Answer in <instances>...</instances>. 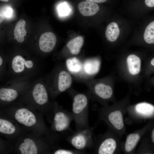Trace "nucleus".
<instances>
[{"label": "nucleus", "mask_w": 154, "mask_h": 154, "mask_svg": "<svg viewBox=\"0 0 154 154\" xmlns=\"http://www.w3.org/2000/svg\"><path fill=\"white\" fill-rule=\"evenodd\" d=\"M129 102L128 96L111 106H103L98 110L99 119L105 122L109 128L121 137L126 132L124 115Z\"/></svg>", "instance_id": "nucleus-1"}, {"label": "nucleus", "mask_w": 154, "mask_h": 154, "mask_svg": "<svg viewBox=\"0 0 154 154\" xmlns=\"http://www.w3.org/2000/svg\"><path fill=\"white\" fill-rule=\"evenodd\" d=\"M93 148L97 154H120L122 152L121 137L109 128L94 137Z\"/></svg>", "instance_id": "nucleus-2"}, {"label": "nucleus", "mask_w": 154, "mask_h": 154, "mask_svg": "<svg viewBox=\"0 0 154 154\" xmlns=\"http://www.w3.org/2000/svg\"><path fill=\"white\" fill-rule=\"evenodd\" d=\"M76 131L90 127L88 122V98L82 93L74 95L71 112Z\"/></svg>", "instance_id": "nucleus-3"}, {"label": "nucleus", "mask_w": 154, "mask_h": 154, "mask_svg": "<svg viewBox=\"0 0 154 154\" xmlns=\"http://www.w3.org/2000/svg\"><path fill=\"white\" fill-rule=\"evenodd\" d=\"M125 122L128 125L138 123L154 117V106L149 103L142 102L128 105L125 108Z\"/></svg>", "instance_id": "nucleus-4"}, {"label": "nucleus", "mask_w": 154, "mask_h": 154, "mask_svg": "<svg viewBox=\"0 0 154 154\" xmlns=\"http://www.w3.org/2000/svg\"><path fill=\"white\" fill-rule=\"evenodd\" d=\"M98 123L93 127L76 131L67 138V141L75 149L80 151H85L87 149L93 147V132Z\"/></svg>", "instance_id": "nucleus-5"}, {"label": "nucleus", "mask_w": 154, "mask_h": 154, "mask_svg": "<svg viewBox=\"0 0 154 154\" xmlns=\"http://www.w3.org/2000/svg\"><path fill=\"white\" fill-rule=\"evenodd\" d=\"M149 126V124H148L127 135L125 141L122 142V152L125 154L135 153L137 145L146 133Z\"/></svg>", "instance_id": "nucleus-6"}, {"label": "nucleus", "mask_w": 154, "mask_h": 154, "mask_svg": "<svg viewBox=\"0 0 154 154\" xmlns=\"http://www.w3.org/2000/svg\"><path fill=\"white\" fill-rule=\"evenodd\" d=\"M73 120L72 113L66 111H58L54 118L53 126L56 131L61 132L69 130L71 131L70 125Z\"/></svg>", "instance_id": "nucleus-7"}, {"label": "nucleus", "mask_w": 154, "mask_h": 154, "mask_svg": "<svg viewBox=\"0 0 154 154\" xmlns=\"http://www.w3.org/2000/svg\"><path fill=\"white\" fill-rule=\"evenodd\" d=\"M93 92L95 96L103 106L108 105V102L114 101V91L112 88L110 86L103 83H99L94 86Z\"/></svg>", "instance_id": "nucleus-8"}, {"label": "nucleus", "mask_w": 154, "mask_h": 154, "mask_svg": "<svg viewBox=\"0 0 154 154\" xmlns=\"http://www.w3.org/2000/svg\"><path fill=\"white\" fill-rule=\"evenodd\" d=\"M33 60L27 59L20 55L14 56L11 62V67L13 72L16 74L24 73L31 70L34 66Z\"/></svg>", "instance_id": "nucleus-9"}, {"label": "nucleus", "mask_w": 154, "mask_h": 154, "mask_svg": "<svg viewBox=\"0 0 154 154\" xmlns=\"http://www.w3.org/2000/svg\"><path fill=\"white\" fill-rule=\"evenodd\" d=\"M56 42L55 35L51 32H46L40 36L39 40L40 49L43 52H48L54 48Z\"/></svg>", "instance_id": "nucleus-10"}, {"label": "nucleus", "mask_w": 154, "mask_h": 154, "mask_svg": "<svg viewBox=\"0 0 154 154\" xmlns=\"http://www.w3.org/2000/svg\"><path fill=\"white\" fill-rule=\"evenodd\" d=\"M15 116L17 121L27 126H31L36 123V118L34 115L26 108H22L17 110Z\"/></svg>", "instance_id": "nucleus-11"}, {"label": "nucleus", "mask_w": 154, "mask_h": 154, "mask_svg": "<svg viewBox=\"0 0 154 154\" xmlns=\"http://www.w3.org/2000/svg\"><path fill=\"white\" fill-rule=\"evenodd\" d=\"M32 95L35 101L39 105L44 104L48 101L47 92L42 83H38L36 84L33 88Z\"/></svg>", "instance_id": "nucleus-12"}, {"label": "nucleus", "mask_w": 154, "mask_h": 154, "mask_svg": "<svg viewBox=\"0 0 154 154\" xmlns=\"http://www.w3.org/2000/svg\"><path fill=\"white\" fill-rule=\"evenodd\" d=\"M78 8L82 15L90 16L97 13L100 7L96 3L86 1L80 2L78 4Z\"/></svg>", "instance_id": "nucleus-13"}, {"label": "nucleus", "mask_w": 154, "mask_h": 154, "mask_svg": "<svg viewBox=\"0 0 154 154\" xmlns=\"http://www.w3.org/2000/svg\"><path fill=\"white\" fill-rule=\"evenodd\" d=\"M72 77L68 72L63 70L59 73L57 82L58 91L60 92H64L71 86L72 82Z\"/></svg>", "instance_id": "nucleus-14"}, {"label": "nucleus", "mask_w": 154, "mask_h": 154, "mask_svg": "<svg viewBox=\"0 0 154 154\" xmlns=\"http://www.w3.org/2000/svg\"><path fill=\"white\" fill-rule=\"evenodd\" d=\"M126 63L128 71L131 75L135 76L140 73L141 61L137 56L134 54L129 55L127 58Z\"/></svg>", "instance_id": "nucleus-15"}, {"label": "nucleus", "mask_w": 154, "mask_h": 154, "mask_svg": "<svg viewBox=\"0 0 154 154\" xmlns=\"http://www.w3.org/2000/svg\"><path fill=\"white\" fill-rule=\"evenodd\" d=\"M26 22L23 19H20L16 23L14 29V36L17 42L19 43L23 42L24 40V37L26 34L27 32L25 29Z\"/></svg>", "instance_id": "nucleus-16"}, {"label": "nucleus", "mask_w": 154, "mask_h": 154, "mask_svg": "<svg viewBox=\"0 0 154 154\" xmlns=\"http://www.w3.org/2000/svg\"><path fill=\"white\" fill-rule=\"evenodd\" d=\"M120 34V30L117 24L115 22L109 24L106 27L105 36L109 41L113 42L116 40Z\"/></svg>", "instance_id": "nucleus-17"}, {"label": "nucleus", "mask_w": 154, "mask_h": 154, "mask_svg": "<svg viewBox=\"0 0 154 154\" xmlns=\"http://www.w3.org/2000/svg\"><path fill=\"white\" fill-rule=\"evenodd\" d=\"M84 42L83 37L82 36H79L69 41L66 46L72 54L76 55L80 52Z\"/></svg>", "instance_id": "nucleus-18"}, {"label": "nucleus", "mask_w": 154, "mask_h": 154, "mask_svg": "<svg viewBox=\"0 0 154 154\" xmlns=\"http://www.w3.org/2000/svg\"><path fill=\"white\" fill-rule=\"evenodd\" d=\"M17 96V92L15 89L7 88L0 89V99L2 100L11 102L15 100Z\"/></svg>", "instance_id": "nucleus-19"}, {"label": "nucleus", "mask_w": 154, "mask_h": 154, "mask_svg": "<svg viewBox=\"0 0 154 154\" xmlns=\"http://www.w3.org/2000/svg\"><path fill=\"white\" fill-rule=\"evenodd\" d=\"M100 66V61L96 59L88 60L84 64V70L89 74H94L99 71Z\"/></svg>", "instance_id": "nucleus-20"}, {"label": "nucleus", "mask_w": 154, "mask_h": 154, "mask_svg": "<svg viewBox=\"0 0 154 154\" xmlns=\"http://www.w3.org/2000/svg\"><path fill=\"white\" fill-rule=\"evenodd\" d=\"M143 37L147 43L154 44V20L149 23L145 28Z\"/></svg>", "instance_id": "nucleus-21"}, {"label": "nucleus", "mask_w": 154, "mask_h": 154, "mask_svg": "<svg viewBox=\"0 0 154 154\" xmlns=\"http://www.w3.org/2000/svg\"><path fill=\"white\" fill-rule=\"evenodd\" d=\"M66 64L68 69L74 73L79 72L82 68L80 61L75 57L68 59L66 61Z\"/></svg>", "instance_id": "nucleus-22"}, {"label": "nucleus", "mask_w": 154, "mask_h": 154, "mask_svg": "<svg viewBox=\"0 0 154 154\" xmlns=\"http://www.w3.org/2000/svg\"><path fill=\"white\" fill-rule=\"evenodd\" d=\"M15 128L10 122L5 119H0V132L6 134H11L14 133Z\"/></svg>", "instance_id": "nucleus-23"}, {"label": "nucleus", "mask_w": 154, "mask_h": 154, "mask_svg": "<svg viewBox=\"0 0 154 154\" xmlns=\"http://www.w3.org/2000/svg\"><path fill=\"white\" fill-rule=\"evenodd\" d=\"M86 152L85 151H81L75 149H59L56 151L54 154H86Z\"/></svg>", "instance_id": "nucleus-24"}, {"label": "nucleus", "mask_w": 154, "mask_h": 154, "mask_svg": "<svg viewBox=\"0 0 154 154\" xmlns=\"http://www.w3.org/2000/svg\"><path fill=\"white\" fill-rule=\"evenodd\" d=\"M142 4L148 9L154 8V0H142Z\"/></svg>", "instance_id": "nucleus-25"}, {"label": "nucleus", "mask_w": 154, "mask_h": 154, "mask_svg": "<svg viewBox=\"0 0 154 154\" xmlns=\"http://www.w3.org/2000/svg\"><path fill=\"white\" fill-rule=\"evenodd\" d=\"M150 136L151 141L154 145V126L152 127L151 130Z\"/></svg>", "instance_id": "nucleus-26"}, {"label": "nucleus", "mask_w": 154, "mask_h": 154, "mask_svg": "<svg viewBox=\"0 0 154 154\" xmlns=\"http://www.w3.org/2000/svg\"><path fill=\"white\" fill-rule=\"evenodd\" d=\"M86 1H91L95 3H102L105 2L107 0H85Z\"/></svg>", "instance_id": "nucleus-27"}, {"label": "nucleus", "mask_w": 154, "mask_h": 154, "mask_svg": "<svg viewBox=\"0 0 154 154\" xmlns=\"http://www.w3.org/2000/svg\"><path fill=\"white\" fill-rule=\"evenodd\" d=\"M3 60L2 57L0 56V66H1L3 64Z\"/></svg>", "instance_id": "nucleus-28"}, {"label": "nucleus", "mask_w": 154, "mask_h": 154, "mask_svg": "<svg viewBox=\"0 0 154 154\" xmlns=\"http://www.w3.org/2000/svg\"><path fill=\"white\" fill-rule=\"evenodd\" d=\"M151 64L152 66H154V57L151 60Z\"/></svg>", "instance_id": "nucleus-29"}, {"label": "nucleus", "mask_w": 154, "mask_h": 154, "mask_svg": "<svg viewBox=\"0 0 154 154\" xmlns=\"http://www.w3.org/2000/svg\"><path fill=\"white\" fill-rule=\"evenodd\" d=\"M1 1L5 2H8L9 0H0Z\"/></svg>", "instance_id": "nucleus-30"}]
</instances>
